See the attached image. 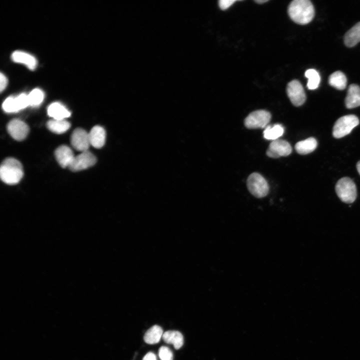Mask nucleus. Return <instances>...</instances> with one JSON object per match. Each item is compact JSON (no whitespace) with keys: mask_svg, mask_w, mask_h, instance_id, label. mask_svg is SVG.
<instances>
[{"mask_svg":"<svg viewBox=\"0 0 360 360\" xmlns=\"http://www.w3.org/2000/svg\"><path fill=\"white\" fill-rule=\"evenodd\" d=\"M288 14L294 22L306 24L313 19L314 9L313 4L308 0H294L288 6Z\"/></svg>","mask_w":360,"mask_h":360,"instance_id":"obj_1","label":"nucleus"},{"mask_svg":"<svg viewBox=\"0 0 360 360\" xmlns=\"http://www.w3.org/2000/svg\"><path fill=\"white\" fill-rule=\"evenodd\" d=\"M24 175L21 163L17 160L8 158L5 159L1 164L0 176L2 180L8 184H18Z\"/></svg>","mask_w":360,"mask_h":360,"instance_id":"obj_2","label":"nucleus"},{"mask_svg":"<svg viewBox=\"0 0 360 360\" xmlns=\"http://www.w3.org/2000/svg\"><path fill=\"white\" fill-rule=\"evenodd\" d=\"M335 190L338 198L344 202L351 204L356 199V186L348 177L340 179L336 184Z\"/></svg>","mask_w":360,"mask_h":360,"instance_id":"obj_3","label":"nucleus"},{"mask_svg":"<svg viewBox=\"0 0 360 360\" xmlns=\"http://www.w3.org/2000/svg\"><path fill=\"white\" fill-rule=\"evenodd\" d=\"M359 123V120L355 115L342 116L336 122L332 129V135L336 138H342L350 134Z\"/></svg>","mask_w":360,"mask_h":360,"instance_id":"obj_4","label":"nucleus"},{"mask_svg":"<svg viewBox=\"0 0 360 360\" xmlns=\"http://www.w3.org/2000/svg\"><path fill=\"white\" fill-rule=\"evenodd\" d=\"M250 192L258 198L264 197L269 190V186L266 179L260 174L254 172L250 174L246 182Z\"/></svg>","mask_w":360,"mask_h":360,"instance_id":"obj_5","label":"nucleus"},{"mask_svg":"<svg viewBox=\"0 0 360 360\" xmlns=\"http://www.w3.org/2000/svg\"><path fill=\"white\" fill-rule=\"evenodd\" d=\"M271 116L270 112L266 110L254 111L245 118L244 126L250 129L266 128L270 122Z\"/></svg>","mask_w":360,"mask_h":360,"instance_id":"obj_6","label":"nucleus"},{"mask_svg":"<svg viewBox=\"0 0 360 360\" xmlns=\"http://www.w3.org/2000/svg\"><path fill=\"white\" fill-rule=\"evenodd\" d=\"M286 93L292 103L296 106H302L306 100L303 86L296 80H292L288 84Z\"/></svg>","mask_w":360,"mask_h":360,"instance_id":"obj_7","label":"nucleus"},{"mask_svg":"<svg viewBox=\"0 0 360 360\" xmlns=\"http://www.w3.org/2000/svg\"><path fill=\"white\" fill-rule=\"evenodd\" d=\"M96 162L95 156L90 151L86 150L74 156L68 168L73 172L80 171L94 166Z\"/></svg>","mask_w":360,"mask_h":360,"instance_id":"obj_8","label":"nucleus"},{"mask_svg":"<svg viewBox=\"0 0 360 360\" xmlns=\"http://www.w3.org/2000/svg\"><path fill=\"white\" fill-rule=\"evenodd\" d=\"M292 148L288 142L282 140L272 141L266 150V155L272 158L288 156L290 154Z\"/></svg>","mask_w":360,"mask_h":360,"instance_id":"obj_9","label":"nucleus"},{"mask_svg":"<svg viewBox=\"0 0 360 360\" xmlns=\"http://www.w3.org/2000/svg\"><path fill=\"white\" fill-rule=\"evenodd\" d=\"M7 130L14 139L20 141L24 140L28 136L29 127L22 120L13 119L8 123Z\"/></svg>","mask_w":360,"mask_h":360,"instance_id":"obj_10","label":"nucleus"},{"mask_svg":"<svg viewBox=\"0 0 360 360\" xmlns=\"http://www.w3.org/2000/svg\"><path fill=\"white\" fill-rule=\"evenodd\" d=\"M70 143L72 147L78 151L83 152L88 150L90 145L88 133L81 128H76L71 135Z\"/></svg>","mask_w":360,"mask_h":360,"instance_id":"obj_11","label":"nucleus"},{"mask_svg":"<svg viewBox=\"0 0 360 360\" xmlns=\"http://www.w3.org/2000/svg\"><path fill=\"white\" fill-rule=\"evenodd\" d=\"M54 155L57 162L63 168H68L75 156L70 148L65 145L58 147Z\"/></svg>","mask_w":360,"mask_h":360,"instance_id":"obj_12","label":"nucleus"},{"mask_svg":"<svg viewBox=\"0 0 360 360\" xmlns=\"http://www.w3.org/2000/svg\"><path fill=\"white\" fill-rule=\"evenodd\" d=\"M90 144L95 148H102L106 142V132L102 126H96L93 127L88 133Z\"/></svg>","mask_w":360,"mask_h":360,"instance_id":"obj_13","label":"nucleus"},{"mask_svg":"<svg viewBox=\"0 0 360 360\" xmlns=\"http://www.w3.org/2000/svg\"><path fill=\"white\" fill-rule=\"evenodd\" d=\"M346 106L352 108L360 106V87L356 84H350L345 98Z\"/></svg>","mask_w":360,"mask_h":360,"instance_id":"obj_14","label":"nucleus"},{"mask_svg":"<svg viewBox=\"0 0 360 360\" xmlns=\"http://www.w3.org/2000/svg\"><path fill=\"white\" fill-rule=\"evenodd\" d=\"M48 114L54 120H64L70 116V112L60 102L50 104L48 108Z\"/></svg>","mask_w":360,"mask_h":360,"instance_id":"obj_15","label":"nucleus"},{"mask_svg":"<svg viewBox=\"0 0 360 360\" xmlns=\"http://www.w3.org/2000/svg\"><path fill=\"white\" fill-rule=\"evenodd\" d=\"M14 62L24 64L29 69L34 70L37 65L36 58L31 54L22 51H16L12 55Z\"/></svg>","mask_w":360,"mask_h":360,"instance_id":"obj_16","label":"nucleus"},{"mask_svg":"<svg viewBox=\"0 0 360 360\" xmlns=\"http://www.w3.org/2000/svg\"><path fill=\"white\" fill-rule=\"evenodd\" d=\"M318 146L316 139L313 137L298 142L295 145V150L300 154H306L312 152Z\"/></svg>","mask_w":360,"mask_h":360,"instance_id":"obj_17","label":"nucleus"},{"mask_svg":"<svg viewBox=\"0 0 360 360\" xmlns=\"http://www.w3.org/2000/svg\"><path fill=\"white\" fill-rule=\"evenodd\" d=\"M162 338L165 342L173 344L176 350L180 348L184 344L183 336L178 331H166L163 334Z\"/></svg>","mask_w":360,"mask_h":360,"instance_id":"obj_18","label":"nucleus"},{"mask_svg":"<svg viewBox=\"0 0 360 360\" xmlns=\"http://www.w3.org/2000/svg\"><path fill=\"white\" fill-rule=\"evenodd\" d=\"M360 42V22L356 24L344 36V42L346 46L350 48Z\"/></svg>","mask_w":360,"mask_h":360,"instance_id":"obj_19","label":"nucleus"},{"mask_svg":"<svg viewBox=\"0 0 360 360\" xmlns=\"http://www.w3.org/2000/svg\"><path fill=\"white\" fill-rule=\"evenodd\" d=\"M162 329L158 325H154L146 330L144 336V341L148 344L158 343L163 335Z\"/></svg>","mask_w":360,"mask_h":360,"instance_id":"obj_20","label":"nucleus"},{"mask_svg":"<svg viewBox=\"0 0 360 360\" xmlns=\"http://www.w3.org/2000/svg\"><path fill=\"white\" fill-rule=\"evenodd\" d=\"M46 126L50 131L57 134H61L70 128V124L65 120L53 119L48 122Z\"/></svg>","mask_w":360,"mask_h":360,"instance_id":"obj_21","label":"nucleus"},{"mask_svg":"<svg viewBox=\"0 0 360 360\" xmlns=\"http://www.w3.org/2000/svg\"><path fill=\"white\" fill-rule=\"evenodd\" d=\"M328 83L334 88L339 90H342L346 86L347 79L342 72L336 71L330 76Z\"/></svg>","mask_w":360,"mask_h":360,"instance_id":"obj_22","label":"nucleus"},{"mask_svg":"<svg viewBox=\"0 0 360 360\" xmlns=\"http://www.w3.org/2000/svg\"><path fill=\"white\" fill-rule=\"evenodd\" d=\"M284 128L280 124L267 126L264 131V137L268 140H278L284 133Z\"/></svg>","mask_w":360,"mask_h":360,"instance_id":"obj_23","label":"nucleus"},{"mask_svg":"<svg viewBox=\"0 0 360 360\" xmlns=\"http://www.w3.org/2000/svg\"><path fill=\"white\" fill-rule=\"evenodd\" d=\"M305 76L308 78L307 87L309 90L317 88L319 86L320 78L318 72L314 69H308L305 72Z\"/></svg>","mask_w":360,"mask_h":360,"instance_id":"obj_24","label":"nucleus"},{"mask_svg":"<svg viewBox=\"0 0 360 360\" xmlns=\"http://www.w3.org/2000/svg\"><path fill=\"white\" fill-rule=\"evenodd\" d=\"M44 98L42 91L38 88L34 89L28 94L29 105L32 106H38L42 102Z\"/></svg>","mask_w":360,"mask_h":360,"instance_id":"obj_25","label":"nucleus"},{"mask_svg":"<svg viewBox=\"0 0 360 360\" xmlns=\"http://www.w3.org/2000/svg\"><path fill=\"white\" fill-rule=\"evenodd\" d=\"M2 107L7 112H13L20 110L16 97L10 96L4 102Z\"/></svg>","mask_w":360,"mask_h":360,"instance_id":"obj_26","label":"nucleus"},{"mask_svg":"<svg viewBox=\"0 0 360 360\" xmlns=\"http://www.w3.org/2000/svg\"><path fill=\"white\" fill-rule=\"evenodd\" d=\"M158 356L160 360H173L172 351L166 346H162L159 348Z\"/></svg>","mask_w":360,"mask_h":360,"instance_id":"obj_27","label":"nucleus"},{"mask_svg":"<svg viewBox=\"0 0 360 360\" xmlns=\"http://www.w3.org/2000/svg\"><path fill=\"white\" fill-rule=\"evenodd\" d=\"M236 1V0H220L218 1V5L221 10H226Z\"/></svg>","mask_w":360,"mask_h":360,"instance_id":"obj_28","label":"nucleus"},{"mask_svg":"<svg viewBox=\"0 0 360 360\" xmlns=\"http://www.w3.org/2000/svg\"><path fill=\"white\" fill-rule=\"evenodd\" d=\"M0 92H2L3 90L6 88L8 84V79L6 78V76L2 74V72L0 73Z\"/></svg>","mask_w":360,"mask_h":360,"instance_id":"obj_29","label":"nucleus"},{"mask_svg":"<svg viewBox=\"0 0 360 360\" xmlns=\"http://www.w3.org/2000/svg\"><path fill=\"white\" fill-rule=\"evenodd\" d=\"M142 360H156V357L154 352H148L144 356Z\"/></svg>","mask_w":360,"mask_h":360,"instance_id":"obj_30","label":"nucleus"},{"mask_svg":"<svg viewBox=\"0 0 360 360\" xmlns=\"http://www.w3.org/2000/svg\"><path fill=\"white\" fill-rule=\"evenodd\" d=\"M356 168L359 174H360V160L358 161L356 164Z\"/></svg>","mask_w":360,"mask_h":360,"instance_id":"obj_31","label":"nucleus"},{"mask_svg":"<svg viewBox=\"0 0 360 360\" xmlns=\"http://www.w3.org/2000/svg\"><path fill=\"white\" fill-rule=\"evenodd\" d=\"M268 0H256L255 2L258 4H262L267 2Z\"/></svg>","mask_w":360,"mask_h":360,"instance_id":"obj_32","label":"nucleus"}]
</instances>
